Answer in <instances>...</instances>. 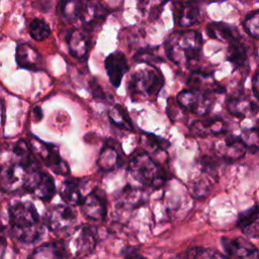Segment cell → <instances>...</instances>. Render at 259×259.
Here are the masks:
<instances>
[{
  "label": "cell",
  "mask_w": 259,
  "mask_h": 259,
  "mask_svg": "<svg viewBox=\"0 0 259 259\" xmlns=\"http://www.w3.org/2000/svg\"><path fill=\"white\" fill-rule=\"evenodd\" d=\"M76 222V214L68 205L51 206L44 215V224L53 233L59 234L70 230Z\"/></svg>",
  "instance_id": "30bf717a"
},
{
  "label": "cell",
  "mask_w": 259,
  "mask_h": 259,
  "mask_svg": "<svg viewBox=\"0 0 259 259\" xmlns=\"http://www.w3.org/2000/svg\"><path fill=\"white\" fill-rule=\"evenodd\" d=\"M122 254L125 259H144V257L134 247H126L122 251Z\"/></svg>",
  "instance_id": "74e56055"
},
{
  "label": "cell",
  "mask_w": 259,
  "mask_h": 259,
  "mask_svg": "<svg viewBox=\"0 0 259 259\" xmlns=\"http://www.w3.org/2000/svg\"><path fill=\"white\" fill-rule=\"evenodd\" d=\"M242 25L245 31L253 38L258 39L259 37V10L255 9L246 14Z\"/></svg>",
  "instance_id": "e575fe53"
},
{
  "label": "cell",
  "mask_w": 259,
  "mask_h": 259,
  "mask_svg": "<svg viewBox=\"0 0 259 259\" xmlns=\"http://www.w3.org/2000/svg\"><path fill=\"white\" fill-rule=\"evenodd\" d=\"M205 32L208 37L228 45L242 38L240 31L235 25L222 21H211L207 23Z\"/></svg>",
  "instance_id": "d6986e66"
},
{
  "label": "cell",
  "mask_w": 259,
  "mask_h": 259,
  "mask_svg": "<svg viewBox=\"0 0 259 259\" xmlns=\"http://www.w3.org/2000/svg\"><path fill=\"white\" fill-rule=\"evenodd\" d=\"M258 72L256 71V73L253 76L252 79V90H253V94L255 96L256 99H258Z\"/></svg>",
  "instance_id": "f35d334b"
},
{
  "label": "cell",
  "mask_w": 259,
  "mask_h": 259,
  "mask_svg": "<svg viewBox=\"0 0 259 259\" xmlns=\"http://www.w3.org/2000/svg\"><path fill=\"white\" fill-rule=\"evenodd\" d=\"M22 189L44 201L51 200L56 194L54 178L38 167L31 168L27 171Z\"/></svg>",
  "instance_id": "52a82bcc"
},
{
  "label": "cell",
  "mask_w": 259,
  "mask_h": 259,
  "mask_svg": "<svg viewBox=\"0 0 259 259\" xmlns=\"http://www.w3.org/2000/svg\"><path fill=\"white\" fill-rule=\"evenodd\" d=\"M107 16L106 9L98 2L86 0L81 10L79 19L82 21L83 26L89 29H95L97 25H101Z\"/></svg>",
  "instance_id": "ac0fdd59"
},
{
  "label": "cell",
  "mask_w": 259,
  "mask_h": 259,
  "mask_svg": "<svg viewBox=\"0 0 259 259\" xmlns=\"http://www.w3.org/2000/svg\"><path fill=\"white\" fill-rule=\"evenodd\" d=\"M11 235L23 244H32L44 234V226L33 203L17 201L9 206Z\"/></svg>",
  "instance_id": "7a4b0ae2"
},
{
  "label": "cell",
  "mask_w": 259,
  "mask_h": 259,
  "mask_svg": "<svg viewBox=\"0 0 259 259\" xmlns=\"http://www.w3.org/2000/svg\"><path fill=\"white\" fill-rule=\"evenodd\" d=\"M61 241L66 259H78L94 250L97 244V231L90 225L79 226Z\"/></svg>",
  "instance_id": "5b68a950"
},
{
  "label": "cell",
  "mask_w": 259,
  "mask_h": 259,
  "mask_svg": "<svg viewBox=\"0 0 259 259\" xmlns=\"http://www.w3.org/2000/svg\"><path fill=\"white\" fill-rule=\"evenodd\" d=\"M240 138L243 141V143L245 144L247 149L253 148V149L257 150V148H258V132H257L256 127L252 128V130L245 131L243 136Z\"/></svg>",
  "instance_id": "d590c367"
},
{
  "label": "cell",
  "mask_w": 259,
  "mask_h": 259,
  "mask_svg": "<svg viewBox=\"0 0 259 259\" xmlns=\"http://www.w3.org/2000/svg\"><path fill=\"white\" fill-rule=\"evenodd\" d=\"M6 245H7V242H6L5 237L0 235V259H3V257H4V253H5V250H6Z\"/></svg>",
  "instance_id": "ab89813d"
},
{
  "label": "cell",
  "mask_w": 259,
  "mask_h": 259,
  "mask_svg": "<svg viewBox=\"0 0 259 259\" xmlns=\"http://www.w3.org/2000/svg\"><path fill=\"white\" fill-rule=\"evenodd\" d=\"M90 88H91V92L93 94V96L97 99H106V94L103 92L102 88L100 87V85L95 81V79H93L90 82Z\"/></svg>",
  "instance_id": "8d00e7d4"
},
{
  "label": "cell",
  "mask_w": 259,
  "mask_h": 259,
  "mask_svg": "<svg viewBox=\"0 0 259 259\" xmlns=\"http://www.w3.org/2000/svg\"><path fill=\"white\" fill-rule=\"evenodd\" d=\"M86 182L80 178H69L65 180L60 188V196L71 206L80 205L86 194L83 193Z\"/></svg>",
  "instance_id": "ffe728a7"
},
{
  "label": "cell",
  "mask_w": 259,
  "mask_h": 259,
  "mask_svg": "<svg viewBox=\"0 0 259 259\" xmlns=\"http://www.w3.org/2000/svg\"><path fill=\"white\" fill-rule=\"evenodd\" d=\"M15 61L19 68L38 72L44 70V60L37 50L29 44L22 42L16 47Z\"/></svg>",
  "instance_id": "2e32d148"
},
{
  "label": "cell",
  "mask_w": 259,
  "mask_h": 259,
  "mask_svg": "<svg viewBox=\"0 0 259 259\" xmlns=\"http://www.w3.org/2000/svg\"><path fill=\"white\" fill-rule=\"evenodd\" d=\"M168 0H138L137 7L147 21H155L162 13Z\"/></svg>",
  "instance_id": "83f0119b"
},
{
  "label": "cell",
  "mask_w": 259,
  "mask_h": 259,
  "mask_svg": "<svg viewBox=\"0 0 259 259\" xmlns=\"http://www.w3.org/2000/svg\"><path fill=\"white\" fill-rule=\"evenodd\" d=\"M202 46L203 38L199 31L175 30L167 36L164 51L166 57L175 65L190 67L200 59Z\"/></svg>",
  "instance_id": "6da1fadb"
},
{
  "label": "cell",
  "mask_w": 259,
  "mask_h": 259,
  "mask_svg": "<svg viewBox=\"0 0 259 259\" xmlns=\"http://www.w3.org/2000/svg\"><path fill=\"white\" fill-rule=\"evenodd\" d=\"M147 194L144 190L132 186H126L122 189L118 197L119 204L126 207H137L145 202Z\"/></svg>",
  "instance_id": "f1b7e54d"
},
{
  "label": "cell",
  "mask_w": 259,
  "mask_h": 259,
  "mask_svg": "<svg viewBox=\"0 0 259 259\" xmlns=\"http://www.w3.org/2000/svg\"><path fill=\"white\" fill-rule=\"evenodd\" d=\"M177 259H187L186 257H185V255H184V258H181V257H179V258H177Z\"/></svg>",
  "instance_id": "b9f144b4"
},
{
  "label": "cell",
  "mask_w": 259,
  "mask_h": 259,
  "mask_svg": "<svg viewBox=\"0 0 259 259\" xmlns=\"http://www.w3.org/2000/svg\"><path fill=\"white\" fill-rule=\"evenodd\" d=\"M28 259H66L62 241L48 242L36 247Z\"/></svg>",
  "instance_id": "484cf974"
},
{
  "label": "cell",
  "mask_w": 259,
  "mask_h": 259,
  "mask_svg": "<svg viewBox=\"0 0 259 259\" xmlns=\"http://www.w3.org/2000/svg\"><path fill=\"white\" fill-rule=\"evenodd\" d=\"M96 164L98 168L104 172L115 170L122 164L121 153L114 144L108 142L101 150Z\"/></svg>",
  "instance_id": "603a6c76"
},
{
  "label": "cell",
  "mask_w": 259,
  "mask_h": 259,
  "mask_svg": "<svg viewBox=\"0 0 259 259\" xmlns=\"http://www.w3.org/2000/svg\"><path fill=\"white\" fill-rule=\"evenodd\" d=\"M226 107L232 115L241 118L251 117L258 111L257 103L243 95H235L229 97L226 101Z\"/></svg>",
  "instance_id": "44dd1931"
},
{
  "label": "cell",
  "mask_w": 259,
  "mask_h": 259,
  "mask_svg": "<svg viewBox=\"0 0 259 259\" xmlns=\"http://www.w3.org/2000/svg\"><path fill=\"white\" fill-rule=\"evenodd\" d=\"M109 118L111 120V122L113 124H115L116 126L125 130V131H133L134 126H133V122L130 118V115L126 111V109L119 105L116 104L114 105L108 112Z\"/></svg>",
  "instance_id": "4dcf8cb0"
},
{
  "label": "cell",
  "mask_w": 259,
  "mask_h": 259,
  "mask_svg": "<svg viewBox=\"0 0 259 259\" xmlns=\"http://www.w3.org/2000/svg\"><path fill=\"white\" fill-rule=\"evenodd\" d=\"M140 144L150 156L157 154L158 152L165 151L169 146L168 141L149 133H142L140 137Z\"/></svg>",
  "instance_id": "f546056e"
},
{
  "label": "cell",
  "mask_w": 259,
  "mask_h": 259,
  "mask_svg": "<svg viewBox=\"0 0 259 259\" xmlns=\"http://www.w3.org/2000/svg\"><path fill=\"white\" fill-rule=\"evenodd\" d=\"M28 170L18 163H13L9 166L0 164V189L5 192L22 189Z\"/></svg>",
  "instance_id": "8fae6325"
},
{
  "label": "cell",
  "mask_w": 259,
  "mask_h": 259,
  "mask_svg": "<svg viewBox=\"0 0 259 259\" xmlns=\"http://www.w3.org/2000/svg\"><path fill=\"white\" fill-rule=\"evenodd\" d=\"M4 229H5V225L2 223V221H1V219H0V233H1Z\"/></svg>",
  "instance_id": "60d3db41"
},
{
  "label": "cell",
  "mask_w": 259,
  "mask_h": 259,
  "mask_svg": "<svg viewBox=\"0 0 259 259\" xmlns=\"http://www.w3.org/2000/svg\"><path fill=\"white\" fill-rule=\"evenodd\" d=\"M104 68L109 82L115 88L119 87L125 73L130 70V65L125 55L121 52L109 54L104 61Z\"/></svg>",
  "instance_id": "9a60e30c"
},
{
  "label": "cell",
  "mask_w": 259,
  "mask_h": 259,
  "mask_svg": "<svg viewBox=\"0 0 259 259\" xmlns=\"http://www.w3.org/2000/svg\"><path fill=\"white\" fill-rule=\"evenodd\" d=\"M157 49L154 47L140 48L134 55V60L137 63H143L147 66H155L163 61L162 58L156 53Z\"/></svg>",
  "instance_id": "d6a6232c"
},
{
  "label": "cell",
  "mask_w": 259,
  "mask_h": 259,
  "mask_svg": "<svg viewBox=\"0 0 259 259\" xmlns=\"http://www.w3.org/2000/svg\"><path fill=\"white\" fill-rule=\"evenodd\" d=\"M128 172L141 184L159 188L168 180L166 170L147 153L135 155L128 164Z\"/></svg>",
  "instance_id": "277c9868"
},
{
  "label": "cell",
  "mask_w": 259,
  "mask_h": 259,
  "mask_svg": "<svg viewBox=\"0 0 259 259\" xmlns=\"http://www.w3.org/2000/svg\"><path fill=\"white\" fill-rule=\"evenodd\" d=\"M80 208L84 217L93 222L103 221L107 211L105 198L97 191V189L92 190L85 195L80 203Z\"/></svg>",
  "instance_id": "5bb4252c"
},
{
  "label": "cell",
  "mask_w": 259,
  "mask_h": 259,
  "mask_svg": "<svg viewBox=\"0 0 259 259\" xmlns=\"http://www.w3.org/2000/svg\"><path fill=\"white\" fill-rule=\"evenodd\" d=\"M164 86V76L156 66H147L132 73L126 89L134 102L156 100Z\"/></svg>",
  "instance_id": "3957f363"
},
{
  "label": "cell",
  "mask_w": 259,
  "mask_h": 259,
  "mask_svg": "<svg viewBox=\"0 0 259 259\" xmlns=\"http://www.w3.org/2000/svg\"><path fill=\"white\" fill-rule=\"evenodd\" d=\"M185 257L187 259H230L214 249L204 247L189 248L185 253Z\"/></svg>",
  "instance_id": "1f68e13d"
},
{
  "label": "cell",
  "mask_w": 259,
  "mask_h": 259,
  "mask_svg": "<svg viewBox=\"0 0 259 259\" xmlns=\"http://www.w3.org/2000/svg\"><path fill=\"white\" fill-rule=\"evenodd\" d=\"M237 226L246 236L257 239L259 236L258 205L254 204L252 207L240 212Z\"/></svg>",
  "instance_id": "cb8c5ba5"
},
{
  "label": "cell",
  "mask_w": 259,
  "mask_h": 259,
  "mask_svg": "<svg viewBox=\"0 0 259 259\" xmlns=\"http://www.w3.org/2000/svg\"><path fill=\"white\" fill-rule=\"evenodd\" d=\"M176 101L182 109L197 115H205L213 105V93L201 89L188 88L177 94Z\"/></svg>",
  "instance_id": "ba28073f"
},
{
  "label": "cell",
  "mask_w": 259,
  "mask_h": 259,
  "mask_svg": "<svg viewBox=\"0 0 259 259\" xmlns=\"http://www.w3.org/2000/svg\"><path fill=\"white\" fill-rule=\"evenodd\" d=\"M190 132L192 135L198 137H206L208 135H222L227 132V124L220 117L198 119L191 123Z\"/></svg>",
  "instance_id": "7402d4cb"
},
{
  "label": "cell",
  "mask_w": 259,
  "mask_h": 259,
  "mask_svg": "<svg viewBox=\"0 0 259 259\" xmlns=\"http://www.w3.org/2000/svg\"><path fill=\"white\" fill-rule=\"evenodd\" d=\"M28 31L30 36L36 41H41L47 39L52 32L50 25L44 19H40V18H34L29 23Z\"/></svg>",
  "instance_id": "836d02e7"
},
{
  "label": "cell",
  "mask_w": 259,
  "mask_h": 259,
  "mask_svg": "<svg viewBox=\"0 0 259 259\" xmlns=\"http://www.w3.org/2000/svg\"><path fill=\"white\" fill-rule=\"evenodd\" d=\"M204 11L199 0L176 1L173 3V18L175 24L189 27L203 20Z\"/></svg>",
  "instance_id": "9c48e42d"
},
{
  "label": "cell",
  "mask_w": 259,
  "mask_h": 259,
  "mask_svg": "<svg viewBox=\"0 0 259 259\" xmlns=\"http://www.w3.org/2000/svg\"><path fill=\"white\" fill-rule=\"evenodd\" d=\"M213 149L220 158L228 161H235L242 158L247 151L241 138L232 135H227L218 140L213 145Z\"/></svg>",
  "instance_id": "7c38bea8"
},
{
  "label": "cell",
  "mask_w": 259,
  "mask_h": 259,
  "mask_svg": "<svg viewBox=\"0 0 259 259\" xmlns=\"http://www.w3.org/2000/svg\"><path fill=\"white\" fill-rule=\"evenodd\" d=\"M27 143L34 157L39 158L54 173L59 175H68L70 173L69 165L60 156L56 145L46 143L33 136L29 137Z\"/></svg>",
  "instance_id": "8992f818"
},
{
  "label": "cell",
  "mask_w": 259,
  "mask_h": 259,
  "mask_svg": "<svg viewBox=\"0 0 259 259\" xmlns=\"http://www.w3.org/2000/svg\"><path fill=\"white\" fill-rule=\"evenodd\" d=\"M221 243L228 257L231 256L238 259H257V248L245 238L223 237Z\"/></svg>",
  "instance_id": "4fadbf2b"
},
{
  "label": "cell",
  "mask_w": 259,
  "mask_h": 259,
  "mask_svg": "<svg viewBox=\"0 0 259 259\" xmlns=\"http://www.w3.org/2000/svg\"><path fill=\"white\" fill-rule=\"evenodd\" d=\"M66 41L72 57L81 62L87 61L89 52L91 50V37L88 31L73 29L67 34Z\"/></svg>",
  "instance_id": "e0dca14e"
},
{
  "label": "cell",
  "mask_w": 259,
  "mask_h": 259,
  "mask_svg": "<svg viewBox=\"0 0 259 259\" xmlns=\"http://www.w3.org/2000/svg\"><path fill=\"white\" fill-rule=\"evenodd\" d=\"M248 57L249 48L243 40V37L228 45L226 60L232 63L236 69L244 68V66L247 65Z\"/></svg>",
  "instance_id": "d4e9b609"
},
{
  "label": "cell",
  "mask_w": 259,
  "mask_h": 259,
  "mask_svg": "<svg viewBox=\"0 0 259 259\" xmlns=\"http://www.w3.org/2000/svg\"><path fill=\"white\" fill-rule=\"evenodd\" d=\"M84 0H60L58 4V12L66 23H73L79 19Z\"/></svg>",
  "instance_id": "4316f807"
}]
</instances>
